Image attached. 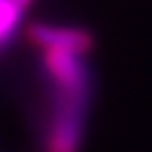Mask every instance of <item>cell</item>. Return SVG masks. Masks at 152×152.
<instances>
[{
	"instance_id": "cell-4",
	"label": "cell",
	"mask_w": 152,
	"mask_h": 152,
	"mask_svg": "<svg viewBox=\"0 0 152 152\" xmlns=\"http://www.w3.org/2000/svg\"><path fill=\"white\" fill-rule=\"evenodd\" d=\"M14 2H16V5H20V7H23V9H25V11H27V7L31 5L34 0H14Z\"/></svg>"
},
{
	"instance_id": "cell-1",
	"label": "cell",
	"mask_w": 152,
	"mask_h": 152,
	"mask_svg": "<svg viewBox=\"0 0 152 152\" xmlns=\"http://www.w3.org/2000/svg\"><path fill=\"white\" fill-rule=\"evenodd\" d=\"M27 38L40 52H67L76 56H85L94 47V36L87 29L67 27V25L31 23L27 27Z\"/></svg>"
},
{
	"instance_id": "cell-2",
	"label": "cell",
	"mask_w": 152,
	"mask_h": 152,
	"mask_svg": "<svg viewBox=\"0 0 152 152\" xmlns=\"http://www.w3.org/2000/svg\"><path fill=\"white\" fill-rule=\"evenodd\" d=\"M83 112L85 110L56 107L47 125L45 148L47 152H78L83 137Z\"/></svg>"
},
{
	"instance_id": "cell-3",
	"label": "cell",
	"mask_w": 152,
	"mask_h": 152,
	"mask_svg": "<svg viewBox=\"0 0 152 152\" xmlns=\"http://www.w3.org/2000/svg\"><path fill=\"white\" fill-rule=\"evenodd\" d=\"M23 14H25V9L20 5H16L14 0H0V49L18 31Z\"/></svg>"
}]
</instances>
